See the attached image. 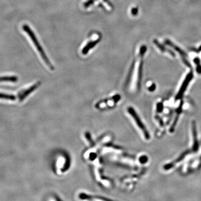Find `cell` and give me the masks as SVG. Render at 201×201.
<instances>
[{"label": "cell", "mask_w": 201, "mask_h": 201, "mask_svg": "<svg viewBox=\"0 0 201 201\" xmlns=\"http://www.w3.org/2000/svg\"><path fill=\"white\" fill-rule=\"evenodd\" d=\"M23 29L24 30H25V31L28 34V35H29L30 37L31 38V40L33 41V43L35 45V46L37 48V49L38 50V52L40 53V54L41 55L43 59L44 60V61H45V63H46V64L49 67V68H50V69H53V67H52V64L50 63V61H49V59H48L47 57L45 55V53L44 52L42 46H40V45L35 35H34V33L33 32V31L30 29V27H29L28 25H25L23 26Z\"/></svg>", "instance_id": "1"}, {"label": "cell", "mask_w": 201, "mask_h": 201, "mask_svg": "<svg viewBox=\"0 0 201 201\" xmlns=\"http://www.w3.org/2000/svg\"><path fill=\"white\" fill-rule=\"evenodd\" d=\"M127 112L129 114L131 115V117L133 119L134 121H135V123L136 124L138 127L140 129L141 131L142 132L144 138L146 140H149L150 139L149 132L147 130L144 124L141 121V120L140 119L139 116H138V114L136 113V111L132 107H129L127 108Z\"/></svg>", "instance_id": "2"}, {"label": "cell", "mask_w": 201, "mask_h": 201, "mask_svg": "<svg viewBox=\"0 0 201 201\" xmlns=\"http://www.w3.org/2000/svg\"><path fill=\"white\" fill-rule=\"evenodd\" d=\"M193 73H192V72H190L187 76V77H185V78L184 79V80L181 87L180 88L179 91H178V92L177 93V94L176 95V97H175V99L176 100L181 99L183 97L184 92H185V91L187 89V88L188 87V84H189L191 80L193 78Z\"/></svg>", "instance_id": "3"}, {"label": "cell", "mask_w": 201, "mask_h": 201, "mask_svg": "<svg viewBox=\"0 0 201 201\" xmlns=\"http://www.w3.org/2000/svg\"><path fill=\"white\" fill-rule=\"evenodd\" d=\"M40 83L37 82L34 84H33L32 86L28 88L27 89H26L19 92L18 95L19 102H22L27 97L29 96L31 93H33L37 88L39 87L40 86Z\"/></svg>", "instance_id": "4"}, {"label": "cell", "mask_w": 201, "mask_h": 201, "mask_svg": "<svg viewBox=\"0 0 201 201\" xmlns=\"http://www.w3.org/2000/svg\"><path fill=\"white\" fill-rule=\"evenodd\" d=\"M192 132L193 137V150L194 151H197L199 148V144L197 139V131L196 129V126L194 121L192 123Z\"/></svg>", "instance_id": "5"}, {"label": "cell", "mask_w": 201, "mask_h": 201, "mask_svg": "<svg viewBox=\"0 0 201 201\" xmlns=\"http://www.w3.org/2000/svg\"><path fill=\"white\" fill-rule=\"evenodd\" d=\"M79 196H80L79 197L80 198H81L82 200H89V201H106L104 199H101L99 198L87 196V194H81Z\"/></svg>", "instance_id": "6"}, {"label": "cell", "mask_w": 201, "mask_h": 201, "mask_svg": "<svg viewBox=\"0 0 201 201\" xmlns=\"http://www.w3.org/2000/svg\"><path fill=\"white\" fill-rule=\"evenodd\" d=\"M18 78L16 76H5L0 77V83L1 82H18Z\"/></svg>", "instance_id": "7"}, {"label": "cell", "mask_w": 201, "mask_h": 201, "mask_svg": "<svg viewBox=\"0 0 201 201\" xmlns=\"http://www.w3.org/2000/svg\"><path fill=\"white\" fill-rule=\"evenodd\" d=\"M166 44H168L169 45H170V46H171L172 48H173L176 51H177L178 52H179L180 54H181L182 57H183V59L184 61H185V57L186 56V54H185V52H184L182 50H181V49H179L178 47L176 46L174 44H172L170 41H169V40H166Z\"/></svg>", "instance_id": "8"}, {"label": "cell", "mask_w": 201, "mask_h": 201, "mask_svg": "<svg viewBox=\"0 0 201 201\" xmlns=\"http://www.w3.org/2000/svg\"><path fill=\"white\" fill-rule=\"evenodd\" d=\"M0 99L15 101L16 99V97L14 95H7V94L0 93Z\"/></svg>", "instance_id": "9"}, {"label": "cell", "mask_w": 201, "mask_h": 201, "mask_svg": "<svg viewBox=\"0 0 201 201\" xmlns=\"http://www.w3.org/2000/svg\"><path fill=\"white\" fill-rule=\"evenodd\" d=\"M155 44L157 45V46L159 47V48L162 52H168L171 55L174 56V55L173 54V52H172L170 51V50H167L166 49H165V48H164V46H163L162 45H160V44H159V43H158L157 42H155Z\"/></svg>", "instance_id": "10"}]
</instances>
